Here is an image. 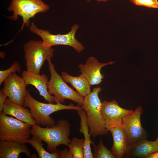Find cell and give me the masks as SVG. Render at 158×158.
Segmentation results:
<instances>
[{
  "label": "cell",
  "instance_id": "obj_13",
  "mask_svg": "<svg viewBox=\"0 0 158 158\" xmlns=\"http://www.w3.org/2000/svg\"><path fill=\"white\" fill-rule=\"evenodd\" d=\"M22 77L24 79L27 86L31 85L34 86L38 90L40 95L42 96L48 102L53 103H57L54 96L49 92L47 87L48 78L44 74L41 75L40 73L23 71L22 73Z\"/></svg>",
  "mask_w": 158,
  "mask_h": 158
},
{
  "label": "cell",
  "instance_id": "obj_14",
  "mask_svg": "<svg viewBox=\"0 0 158 158\" xmlns=\"http://www.w3.org/2000/svg\"><path fill=\"white\" fill-rule=\"evenodd\" d=\"M158 151V144L155 141L146 139L130 144L123 158H146L148 155Z\"/></svg>",
  "mask_w": 158,
  "mask_h": 158
},
{
  "label": "cell",
  "instance_id": "obj_11",
  "mask_svg": "<svg viewBox=\"0 0 158 158\" xmlns=\"http://www.w3.org/2000/svg\"><path fill=\"white\" fill-rule=\"evenodd\" d=\"M4 83L3 93L11 101L23 106L27 86L23 78L12 73Z\"/></svg>",
  "mask_w": 158,
  "mask_h": 158
},
{
  "label": "cell",
  "instance_id": "obj_23",
  "mask_svg": "<svg viewBox=\"0 0 158 158\" xmlns=\"http://www.w3.org/2000/svg\"><path fill=\"white\" fill-rule=\"evenodd\" d=\"M21 71L20 66L17 61H15L8 69L0 71V86L5 79L11 74Z\"/></svg>",
  "mask_w": 158,
  "mask_h": 158
},
{
  "label": "cell",
  "instance_id": "obj_12",
  "mask_svg": "<svg viewBox=\"0 0 158 158\" xmlns=\"http://www.w3.org/2000/svg\"><path fill=\"white\" fill-rule=\"evenodd\" d=\"M114 63L110 61L107 63H101L94 57H89L85 64H80L78 65L80 71L89 82L90 85H98L102 81L104 75L101 73V69L103 67L111 65Z\"/></svg>",
  "mask_w": 158,
  "mask_h": 158
},
{
  "label": "cell",
  "instance_id": "obj_9",
  "mask_svg": "<svg viewBox=\"0 0 158 158\" xmlns=\"http://www.w3.org/2000/svg\"><path fill=\"white\" fill-rule=\"evenodd\" d=\"M143 112L142 107L139 106L122 119V126L126 133L130 144L146 139L148 136L146 131L141 124V116Z\"/></svg>",
  "mask_w": 158,
  "mask_h": 158
},
{
  "label": "cell",
  "instance_id": "obj_22",
  "mask_svg": "<svg viewBox=\"0 0 158 158\" xmlns=\"http://www.w3.org/2000/svg\"><path fill=\"white\" fill-rule=\"evenodd\" d=\"M93 147V158H116L111 150L108 149L104 145L101 139L97 145L94 143Z\"/></svg>",
  "mask_w": 158,
  "mask_h": 158
},
{
  "label": "cell",
  "instance_id": "obj_8",
  "mask_svg": "<svg viewBox=\"0 0 158 158\" xmlns=\"http://www.w3.org/2000/svg\"><path fill=\"white\" fill-rule=\"evenodd\" d=\"M79 27V25L75 24L68 33L56 35L51 34L47 30L39 28L33 22L29 28L32 32L41 38L43 44L46 46L51 47L56 45H66L73 47L76 51L80 53L84 50L85 47L75 37V33Z\"/></svg>",
  "mask_w": 158,
  "mask_h": 158
},
{
  "label": "cell",
  "instance_id": "obj_30",
  "mask_svg": "<svg viewBox=\"0 0 158 158\" xmlns=\"http://www.w3.org/2000/svg\"><path fill=\"white\" fill-rule=\"evenodd\" d=\"M86 1L88 2H90V0H86Z\"/></svg>",
  "mask_w": 158,
  "mask_h": 158
},
{
  "label": "cell",
  "instance_id": "obj_7",
  "mask_svg": "<svg viewBox=\"0 0 158 158\" xmlns=\"http://www.w3.org/2000/svg\"><path fill=\"white\" fill-rule=\"evenodd\" d=\"M27 71L40 73L46 60L52 58L54 50L52 47H48L42 41L30 40L23 47Z\"/></svg>",
  "mask_w": 158,
  "mask_h": 158
},
{
  "label": "cell",
  "instance_id": "obj_15",
  "mask_svg": "<svg viewBox=\"0 0 158 158\" xmlns=\"http://www.w3.org/2000/svg\"><path fill=\"white\" fill-rule=\"evenodd\" d=\"M112 136L113 143L111 150L116 158H122L130 144L128 137L122 126L108 128Z\"/></svg>",
  "mask_w": 158,
  "mask_h": 158
},
{
  "label": "cell",
  "instance_id": "obj_24",
  "mask_svg": "<svg viewBox=\"0 0 158 158\" xmlns=\"http://www.w3.org/2000/svg\"><path fill=\"white\" fill-rule=\"evenodd\" d=\"M135 5L148 8H158L157 0H129Z\"/></svg>",
  "mask_w": 158,
  "mask_h": 158
},
{
  "label": "cell",
  "instance_id": "obj_16",
  "mask_svg": "<svg viewBox=\"0 0 158 158\" xmlns=\"http://www.w3.org/2000/svg\"><path fill=\"white\" fill-rule=\"evenodd\" d=\"M2 112L6 115L14 117L31 126L36 124L28 109L13 102L8 98L6 99Z\"/></svg>",
  "mask_w": 158,
  "mask_h": 158
},
{
  "label": "cell",
  "instance_id": "obj_27",
  "mask_svg": "<svg viewBox=\"0 0 158 158\" xmlns=\"http://www.w3.org/2000/svg\"><path fill=\"white\" fill-rule=\"evenodd\" d=\"M146 158H158V151L148 155Z\"/></svg>",
  "mask_w": 158,
  "mask_h": 158
},
{
  "label": "cell",
  "instance_id": "obj_4",
  "mask_svg": "<svg viewBox=\"0 0 158 158\" xmlns=\"http://www.w3.org/2000/svg\"><path fill=\"white\" fill-rule=\"evenodd\" d=\"M0 140L25 144L30 138L31 126L0 113Z\"/></svg>",
  "mask_w": 158,
  "mask_h": 158
},
{
  "label": "cell",
  "instance_id": "obj_19",
  "mask_svg": "<svg viewBox=\"0 0 158 158\" xmlns=\"http://www.w3.org/2000/svg\"><path fill=\"white\" fill-rule=\"evenodd\" d=\"M78 114L80 120L79 130L83 134L84 138V158H93L90 145L94 143L90 138L91 135L87 125L86 112L83 110H80L78 111Z\"/></svg>",
  "mask_w": 158,
  "mask_h": 158
},
{
  "label": "cell",
  "instance_id": "obj_6",
  "mask_svg": "<svg viewBox=\"0 0 158 158\" xmlns=\"http://www.w3.org/2000/svg\"><path fill=\"white\" fill-rule=\"evenodd\" d=\"M47 61L51 74L50 79L47 83L49 93L51 95H54L57 102L63 104L65 99H70L81 107L84 97L66 83L61 76L56 71L54 65L51 62V59H49Z\"/></svg>",
  "mask_w": 158,
  "mask_h": 158
},
{
  "label": "cell",
  "instance_id": "obj_3",
  "mask_svg": "<svg viewBox=\"0 0 158 158\" xmlns=\"http://www.w3.org/2000/svg\"><path fill=\"white\" fill-rule=\"evenodd\" d=\"M101 90L100 87L94 88L92 92L84 97L81 106L86 112L90 133L93 139L109 133L100 111L102 102L98 95Z\"/></svg>",
  "mask_w": 158,
  "mask_h": 158
},
{
  "label": "cell",
  "instance_id": "obj_1",
  "mask_svg": "<svg viewBox=\"0 0 158 158\" xmlns=\"http://www.w3.org/2000/svg\"><path fill=\"white\" fill-rule=\"evenodd\" d=\"M23 107H28L36 124L43 127H49L55 124V121L50 115L55 112L63 110H73L78 111L83 110L81 107L74 106L71 103L63 104L57 101L56 104L45 103L38 101L26 90Z\"/></svg>",
  "mask_w": 158,
  "mask_h": 158
},
{
  "label": "cell",
  "instance_id": "obj_21",
  "mask_svg": "<svg viewBox=\"0 0 158 158\" xmlns=\"http://www.w3.org/2000/svg\"><path fill=\"white\" fill-rule=\"evenodd\" d=\"M84 139L74 138L68 147L73 158H84Z\"/></svg>",
  "mask_w": 158,
  "mask_h": 158
},
{
  "label": "cell",
  "instance_id": "obj_2",
  "mask_svg": "<svg viewBox=\"0 0 158 158\" xmlns=\"http://www.w3.org/2000/svg\"><path fill=\"white\" fill-rule=\"evenodd\" d=\"M31 134L46 143L47 149L51 153L58 152L60 145L68 146L71 140L69 138L71 133L70 124L66 119L58 120L49 127L43 128L37 124L31 126Z\"/></svg>",
  "mask_w": 158,
  "mask_h": 158
},
{
  "label": "cell",
  "instance_id": "obj_17",
  "mask_svg": "<svg viewBox=\"0 0 158 158\" xmlns=\"http://www.w3.org/2000/svg\"><path fill=\"white\" fill-rule=\"evenodd\" d=\"M21 153L32 157L31 152L25 144L0 140V158H18Z\"/></svg>",
  "mask_w": 158,
  "mask_h": 158
},
{
  "label": "cell",
  "instance_id": "obj_10",
  "mask_svg": "<svg viewBox=\"0 0 158 158\" xmlns=\"http://www.w3.org/2000/svg\"><path fill=\"white\" fill-rule=\"evenodd\" d=\"M133 111L132 110L121 107L115 100L110 101L104 100L101 102V113L107 129L110 128L122 126L123 118Z\"/></svg>",
  "mask_w": 158,
  "mask_h": 158
},
{
  "label": "cell",
  "instance_id": "obj_20",
  "mask_svg": "<svg viewBox=\"0 0 158 158\" xmlns=\"http://www.w3.org/2000/svg\"><path fill=\"white\" fill-rule=\"evenodd\" d=\"M42 140L39 138L32 136L31 139H29L27 142L30 145L36 150L39 158H59V151L57 152L51 153L47 151L43 147L44 144Z\"/></svg>",
  "mask_w": 158,
  "mask_h": 158
},
{
  "label": "cell",
  "instance_id": "obj_18",
  "mask_svg": "<svg viewBox=\"0 0 158 158\" xmlns=\"http://www.w3.org/2000/svg\"><path fill=\"white\" fill-rule=\"evenodd\" d=\"M61 76L66 83H70L82 96L85 97L91 92V85L83 74L78 76H73L65 72L62 71Z\"/></svg>",
  "mask_w": 158,
  "mask_h": 158
},
{
  "label": "cell",
  "instance_id": "obj_28",
  "mask_svg": "<svg viewBox=\"0 0 158 158\" xmlns=\"http://www.w3.org/2000/svg\"><path fill=\"white\" fill-rule=\"evenodd\" d=\"M98 2H106L107 1H109V0H96Z\"/></svg>",
  "mask_w": 158,
  "mask_h": 158
},
{
  "label": "cell",
  "instance_id": "obj_29",
  "mask_svg": "<svg viewBox=\"0 0 158 158\" xmlns=\"http://www.w3.org/2000/svg\"><path fill=\"white\" fill-rule=\"evenodd\" d=\"M156 141H157V143H158V138H157Z\"/></svg>",
  "mask_w": 158,
  "mask_h": 158
},
{
  "label": "cell",
  "instance_id": "obj_5",
  "mask_svg": "<svg viewBox=\"0 0 158 158\" xmlns=\"http://www.w3.org/2000/svg\"><path fill=\"white\" fill-rule=\"evenodd\" d=\"M49 8V6L42 0H12L7 10L13 12V13L7 17L14 21L18 19V16L22 17L23 23L18 34L23 30L24 26H30V18L38 13L46 12Z\"/></svg>",
  "mask_w": 158,
  "mask_h": 158
},
{
  "label": "cell",
  "instance_id": "obj_25",
  "mask_svg": "<svg viewBox=\"0 0 158 158\" xmlns=\"http://www.w3.org/2000/svg\"><path fill=\"white\" fill-rule=\"evenodd\" d=\"M59 153L60 158H73L71 151L66 148L61 151L59 150Z\"/></svg>",
  "mask_w": 158,
  "mask_h": 158
},
{
  "label": "cell",
  "instance_id": "obj_26",
  "mask_svg": "<svg viewBox=\"0 0 158 158\" xmlns=\"http://www.w3.org/2000/svg\"><path fill=\"white\" fill-rule=\"evenodd\" d=\"M7 96L3 93L1 90L0 91V113L2 112L5 102Z\"/></svg>",
  "mask_w": 158,
  "mask_h": 158
}]
</instances>
